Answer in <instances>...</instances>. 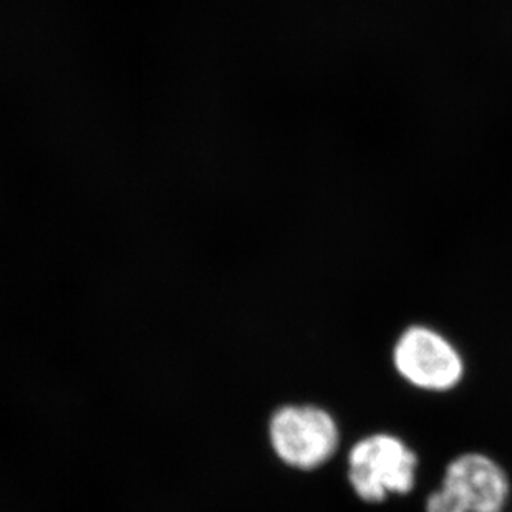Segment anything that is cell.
<instances>
[{"label":"cell","mask_w":512,"mask_h":512,"mask_svg":"<svg viewBox=\"0 0 512 512\" xmlns=\"http://www.w3.org/2000/svg\"><path fill=\"white\" fill-rule=\"evenodd\" d=\"M420 468L415 446L395 431H368L345 451L348 489L367 506H382L415 493Z\"/></svg>","instance_id":"obj_1"},{"label":"cell","mask_w":512,"mask_h":512,"mask_svg":"<svg viewBox=\"0 0 512 512\" xmlns=\"http://www.w3.org/2000/svg\"><path fill=\"white\" fill-rule=\"evenodd\" d=\"M272 456L295 473H317L342 451L339 418L315 401H285L271 411L266 423Z\"/></svg>","instance_id":"obj_2"},{"label":"cell","mask_w":512,"mask_h":512,"mask_svg":"<svg viewBox=\"0 0 512 512\" xmlns=\"http://www.w3.org/2000/svg\"><path fill=\"white\" fill-rule=\"evenodd\" d=\"M390 365L413 392L445 397L463 387L468 360L450 335L425 322L408 324L390 345Z\"/></svg>","instance_id":"obj_3"},{"label":"cell","mask_w":512,"mask_h":512,"mask_svg":"<svg viewBox=\"0 0 512 512\" xmlns=\"http://www.w3.org/2000/svg\"><path fill=\"white\" fill-rule=\"evenodd\" d=\"M436 489L464 511L508 512L512 478L488 451L466 450L446 461Z\"/></svg>","instance_id":"obj_4"},{"label":"cell","mask_w":512,"mask_h":512,"mask_svg":"<svg viewBox=\"0 0 512 512\" xmlns=\"http://www.w3.org/2000/svg\"><path fill=\"white\" fill-rule=\"evenodd\" d=\"M423 512H468L451 503L440 489H433L426 494L425 503H423Z\"/></svg>","instance_id":"obj_5"}]
</instances>
